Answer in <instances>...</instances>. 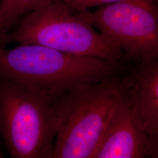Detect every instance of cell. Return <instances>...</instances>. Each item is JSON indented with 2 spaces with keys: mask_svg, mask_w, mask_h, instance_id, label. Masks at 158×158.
<instances>
[{
  "mask_svg": "<svg viewBox=\"0 0 158 158\" xmlns=\"http://www.w3.org/2000/svg\"><path fill=\"white\" fill-rule=\"evenodd\" d=\"M75 10L79 11H85L87 9L98 6H106L118 2H136L144 6L155 7L151 0H66Z\"/></svg>",
  "mask_w": 158,
  "mask_h": 158,
  "instance_id": "obj_9",
  "label": "cell"
},
{
  "mask_svg": "<svg viewBox=\"0 0 158 158\" xmlns=\"http://www.w3.org/2000/svg\"><path fill=\"white\" fill-rule=\"evenodd\" d=\"M62 1H66V0H62Z\"/></svg>",
  "mask_w": 158,
  "mask_h": 158,
  "instance_id": "obj_11",
  "label": "cell"
},
{
  "mask_svg": "<svg viewBox=\"0 0 158 158\" xmlns=\"http://www.w3.org/2000/svg\"><path fill=\"white\" fill-rule=\"evenodd\" d=\"M12 42L34 44L78 55L97 57L119 66L122 52L79 11L62 0H56L29 12L8 34L0 46Z\"/></svg>",
  "mask_w": 158,
  "mask_h": 158,
  "instance_id": "obj_3",
  "label": "cell"
},
{
  "mask_svg": "<svg viewBox=\"0 0 158 158\" xmlns=\"http://www.w3.org/2000/svg\"><path fill=\"white\" fill-rule=\"evenodd\" d=\"M126 96L124 75L58 94L53 158H92Z\"/></svg>",
  "mask_w": 158,
  "mask_h": 158,
  "instance_id": "obj_1",
  "label": "cell"
},
{
  "mask_svg": "<svg viewBox=\"0 0 158 158\" xmlns=\"http://www.w3.org/2000/svg\"><path fill=\"white\" fill-rule=\"evenodd\" d=\"M83 13L127 59L136 63L158 59V18L155 7L131 2H118Z\"/></svg>",
  "mask_w": 158,
  "mask_h": 158,
  "instance_id": "obj_5",
  "label": "cell"
},
{
  "mask_svg": "<svg viewBox=\"0 0 158 158\" xmlns=\"http://www.w3.org/2000/svg\"><path fill=\"white\" fill-rule=\"evenodd\" d=\"M158 158V139L148 135L136 124L126 94L92 158Z\"/></svg>",
  "mask_w": 158,
  "mask_h": 158,
  "instance_id": "obj_6",
  "label": "cell"
},
{
  "mask_svg": "<svg viewBox=\"0 0 158 158\" xmlns=\"http://www.w3.org/2000/svg\"><path fill=\"white\" fill-rule=\"evenodd\" d=\"M119 66L97 57L74 55L34 44L0 46V77L59 94L119 73Z\"/></svg>",
  "mask_w": 158,
  "mask_h": 158,
  "instance_id": "obj_2",
  "label": "cell"
},
{
  "mask_svg": "<svg viewBox=\"0 0 158 158\" xmlns=\"http://www.w3.org/2000/svg\"><path fill=\"white\" fill-rule=\"evenodd\" d=\"M3 157H4V155H3V153L1 151V149L0 148V158H3Z\"/></svg>",
  "mask_w": 158,
  "mask_h": 158,
  "instance_id": "obj_10",
  "label": "cell"
},
{
  "mask_svg": "<svg viewBox=\"0 0 158 158\" xmlns=\"http://www.w3.org/2000/svg\"><path fill=\"white\" fill-rule=\"evenodd\" d=\"M124 79L132 118L139 129L158 139V59L136 63Z\"/></svg>",
  "mask_w": 158,
  "mask_h": 158,
  "instance_id": "obj_7",
  "label": "cell"
},
{
  "mask_svg": "<svg viewBox=\"0 0 158 158\" xmlns=\"http://www.w3.org/2000/svg\"><path fill=\"white\" fill-rule=\"evenodd\" d=\"M56 0H0V38L8 34L24 15Z\"/></svg>",
  "mask_w": 158,
  "mask_h": 158,
  "instance_id": "obj_8",
  "label": "cell"
},
{
  "mask_svg": "<svg viewBox=\"0 0 158 158\" xmlns=\"http://www.w3.org/2000/svg\"><path fill=\"white\" fill-rule=\"evenodd\" d=\"M57 95L0 77V133L11 158H53Z\"/></svg>",
  "mask_w": 158,
  "mask_h": 158,
  "instance_id": "obj_4",
  "label": "cell"
}]
</instances>
